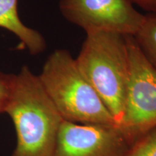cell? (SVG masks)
Masks as SVG:
<instances>
[{"label":"cell","instance_id":"6da1fadb","mask_svg":"<svg viewBox=\"0 0 156 156\" xmlns=\"http://www.w3.org/2000/svg\"><path fill=\"white\" fill-rule=\"evenodd\" d=\"M5 114L11 119L16 134L11 156H52L64 119L38 75L28 66L15 75Z\"/></svg>","mask_w":156,"mask_h":156},{"label":"cell","instance_id":"7a4b0ae2","mask_svg":"<svg viewBox=\"0 0 156 156\" xmlns=\"http://www.w3.org/2000/svg\"><path fill=\"white\" fill-rule=\"evenodd\" d=\"M75 60L81 73L119 127L129 73L126 36L106 31L86 33Z\"/></svg>","mask_w":156,"mask_h":156},{"label":"cell","instance_id":"3957f363","mask_svg":"<svg viewBox=\"0 0 156 156\" xmlns=\"http://www.w3.org/2000/svg\"><path fill=\"white\" fill-rule=\"evenodd\" d=\"M38 75L64 120L83 124L116 125L69 51H54L46 58Z\"/></svg>","mask_w":156,"mask_h":156},{"label":"cell","instance_id":"277c9868","mask_svg":"<svg viewBox=\"0 0 156 156\" xmlns=\"http://www.w3.org/2000/svg\"><path fill=\"white\" fill-rule=\"evenodd\" d=\"M126 38L129 73L119 128L133 144L156 127V69L142 52L134 37Z\"/></svg>","mask_w":156,"mask_h":156},{"label":"cell","instance_id":"5b68a950","mask_svg":"<svg viewBox=\"0 0 156 156\" xmlns=\"http://www.w3.org/2000/svg\"><path fill=\"white\" fill-rule=\"evenodd\" d=\"M64 18L85 33L106 31L134 36L145 15L130 0H59Z\"/></svg>","mask_w":156,"mask_h":156},{"label":"cell","instance_id":"8992f818","mask_svg":"<svg viewBox=\"0 0 156 156\" xmlns=\"http://www.w3.org/2000/svg\"><path fill=\"white\" fill-rule=\"evenodd\" d=\"M132 145L116 125L63 120L52 156H124Z\"/></svg>","mask_w":156,"mask_h":156},{"label":"cell","instance_id":"52a82bcc","mask_svg":"<svg viewBox=\"0 0 156 156\" xmlns=\"http://www.w3.org/2000/svg\"><path fill=\"white\" fill-rule=\"evenodd\" d=\"M19 0H0V28L5 29L19 39L23 49L36 56L46 48L44 37L38 30L25 25L18 13Z\"/></svg>","mask_w":156,"mask_h":156},{"label":"cell","instance_id":"ba28073f","mask_svg":"<svg viewBox=\"0 0 156 156\" xmlns=\"http://www.w3.org/2000/svg\"><path fill=\"white\" fill-rule=\"evenodd\" d=\"M134 37L146 58L156 69V12L145 15Z\"/></svg>","mask_w":156,"mask_h":156},{"label":"cell","instance_id":"9c48e42d","mask_svg":"<svg viewBox=\"0 0 156 156\" xmlns=\"http://www.w3.org/2000/svg\"><path fill=\"white\" fill-rule=\"evenodd\" d=\"M124 156H156V127L136 140Z\"/></svg>","mask_w":156,"mask_h":156},{"label":"cell","instance_id":"30bf717a","mask_svg":"<svg viewBox=\"0 0 156 156\" xmlns=\"http://www.w3.org/2000/svg\"><path fill=\"white\" fill-rule=\"evenodd\" d=\"M15 75L4 73L0 70V115L5 112L13 86Z\"/></svg>","mask_w":156,"mask_h":156},{"label":"cell","instance_id":"8fae6325","mask_svg":"<svg viewBox=\"0 0 156 156\" xmlns=\"http://www.w3.org/2000/svg\"><path fill=\"white\" fill-rule=\"evenodd\" d=\"M132 4L134 3L148 13L156 12V0H130Z\"/></svg>","mask_w":156,"mask_h":156}]
</instances>
